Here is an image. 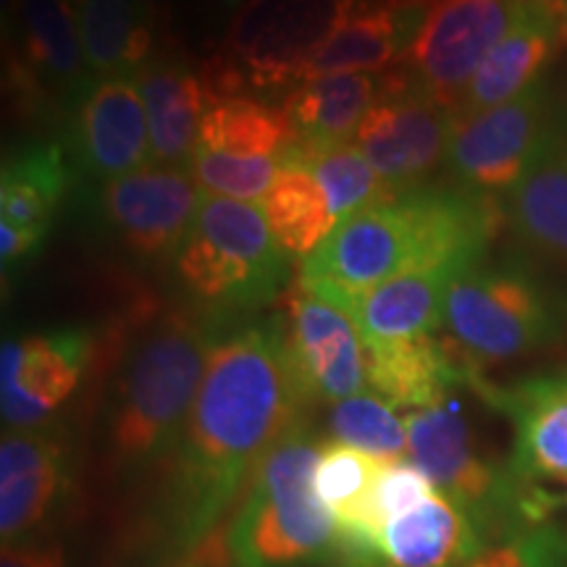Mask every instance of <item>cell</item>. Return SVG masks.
Masks as SVG:
<instances>
[{
    "mask_svg": "<svg viewBox=\"0 0 567 567\" xmlns=\"http://www.w3.org/2000/svg\"><path fill=\"white\" fill-rule=\"evenodd\" d=\"M308 405L279 318L216 334L193 410L153 488L147 530L161 557H189L216 534L260 460Z\"/></svg>",
    "mask_w": 567,
    "mask_h": 567,
    "instance_id": "cell-1",
    "label": "cell"
},
{
    "mask_svg": "<svg viewBox=\"0 0 567 567\" xmlns=\"http://www.w3.org/2000/svg\"><path fill=\"white\" fill-rule=\"evenodd\" d=\"M213 339L216 331L203 318L168 310L126 347L101 431V476L111 488L158 486L193 410Z\"/></svg>",
    "mask_w": 567,
    "mask_h": 567,
    "instance_id": "cell-2",
    "label": "cell"
},
{
    "mask_svg": "<svg viewBox=\"0 0 567 567\" xmlns=\"http://www.w3.org/2000/svg\"><path fill=\"white\" fill-rule=\"evenodd\" d=\"M318 439L300 421L260 460L226 528L229 567H318L337 551V520L313 486Z\"/></svg>",
    "mask_w": 567,
    "mask_h": 567,
    "instance_id": "cell-3",
    "label": "cell"
},
{
    "mask_svg": "<svg viewBox=\"0 0 567 567\" xmlns=\"http://www.w3.org/2000/svg\"><path fill=\"white\" fill-rule=\"evenodd\" d=\"M408 423V460L429 476L436 492L465 509L484 536H513L520 542L544 526L555 499L523 481L513 465H496L481 455L471 425L457 402L415 410Z\"/></svg>",
    "mask_w": 567,
    "mask_h": 567,
    "instance_id": "cell-4",
    "label": "cell"
},
{
    "mask_svg": "<svg viewBox=\"0 0 567 567\" xmlns=\"http://www.w3.org/2000/svg\"><path fill=\"white\" fill-rule=\"evenodd\" d=\"M444 326L473 360L505 363L567 334V297L517 258H481L450 284Z\"/></svg>",
    "mask_w": 567,
    "mask_h": 567,
    "instance_id": "cell-5",
    "label": "cell"
},
{
    "mask_svg": "<svg viewBox=\"0 0 567 567\" xmlns=\"http://www.w3.org/2000/svg\"><path fill=\"white\" fill-rule=\"evenodd\" d=\"M287 260L260 205L203 195L172 266L197 308L226 313L271 302L287 281Z\"/></svg>",
    "mask_w": 567,
    "mask_h": 567,
    "instance_id": "cell-6",
    "label": "cell"
},
{
    "mask_svg": "<svg viewBox=\"0 0 567 567\" xmlns=\"http://www.w3.org/2000/svg\"><path fill=\"white\" fill-rule=\"evenodd\" d=\"M354 6L358 0H245L226 32L224 53L205 69L208 101L297 84Z\"/></svg>",
    "mask_w": 567,
    "mask_h": 567,
    "instance_id": "cell-7",
    "label": "cell"
},
{
    "mask_svg": "<svg viewBox=\"0 0 567 567\" xmlns=\"http://www.w3.org/2000/svg\"><path fill=\"white\" fill-rule=\"evenodd\" d=\"M452 118L446 168L460 187L486 197L513 193L567 130L563 103L544 80L513 101Z\"/></svg>",
    "mask_w": 567,
    "mask_h": 567,
    "instance_id": "cell-8",
    "label": "cell"
},
{
    "mask_svg": "<svg viewBox=\"0 0 567 567\" xmlns=\"http://www.w3.org/2000/svg\"><path fill=\"white\" fill-rule=\"evenodd\" d=\"M452 111L415 80L410 69L381 71V95L354 134V145L400 195L425 187L446 166Z\"/></svg>",
    "mask_w": 567,
    "mask_h": 567,
    "instance_id": "cell-9",
    "label": "cell"
},
{
    "mask_svg": "<svg viewBox=\"0 0 567 567\" xmlns=\"http://www.w3.org/2000/svg\"><path fill=\"white\" fill-rule=\"evenodd\" d=\"M528 0H434L408 55L410 71L455 111L473 76L505 40Z\"/></svg>",
    "mask_w": 567,
    "mask_h": 567,
    "instance_id": "cell-10",
    "label": "cell"
},
{
    "mask_svg": "<svg viewBox=\"0 0 567 567\" xmlns=\"http://www.w3.org/2000/svg\"><path fill=\"white\" fill-rule=\"evenodd\" d=\"M95 360V334L55 329L13 337L0 352V410L6 429H38L66 405Z\"/></svg>",
    "mask_w": 567,
    "mask_h": 567,
    "instance_id": "cell-11",
    "label": "cell"
},
{
    "mask_svg": "<svg viewBox=\"0 0 567 567\" xmlns=\"http://www.w3.org/2000/svg\"><path fill=\"white\" fill-rule=\"evenodd\" d=\"M200 203L203 189L189 168L158 163L103 184L101 195L105 224L145 264H172Z\"/></svg>",
    "mask_w": 567,
    "mask_h": 567,
    "instance_id": "cell-12",
    "label": "cell"
},
{
    "mask_svg": "<svg viewBox=\"0 0 567 567\" xmlns=\"http://www.w3.org/2000/svg\"><path fill=\"white\" fill-rule=\"evenodd\" d=\"M74 488L69 436L53 423L6 429L0 442V538L6 544L51 534L48 526Z\"/></svg>",
    "mask_w": 567,
    "mask_h": 567,
    "instance_id": "cell-13",
    "label": "cell"
},
{
    "mask_svg": "<svg viewBox=\"0 0 567 567\" xmlns=\"http://www.w3.org/2000/svg\"><path fill=\"white\" fill-rule=\"evenodd\" d=\"M281 323L289 360L310 402L337 405L371 392L368 344L344 308L300 289Z\"/></svg>",
    "mask_w": 567,
    "mask_h": 567,
    "instance_id": "cell-14",
    "label": "cell"
},
{
    "mask_svg": "<svg viewBox=\"0 0 567 567\" xmlns=\"http://www.w3.org/2000/svg\"><path fill=\"white\" fill-rule=\"evenodd\" d=\"M74 151L82 172L103 184L151 163V126L134 76L92 80L76 103Z\"/></svg>",
    "mask_w": 567,
    "mask_h": 567,
    "instance_id": "cell-15",
    "label": "cell"
},
{
    "mask_svg": "<svg viewBox=\"0 0 567 567\" xmlns=\"http://www.w3.org/2000/svg\"><path fill=\"white\" fill-rule=\"evenodd\" d=\"M488 551L478 523L442 492L389 523L363 555L334 557L331 567H467Z\"/></svg>",
    "mask_w": 567,
    "mask_h": 567,
    "instance_id": "cell-16",
    "label": "cell"
},
{
    "mask_svg": "<svg viewBox=\"0 0 567 567\" xmlns=\"http://www.w3.org/2000/svg\"><path fill=\"white\" fill-rule=\"evenodd\" d=\"M567 34V11L559 0H528L526 9L505 40L473 76L463 101L452 116H467L513 101L544 80V71L555 61Z\"/></svg>",
    "mask_w": 567,
    "mask_h": 567,
    "instance_id": "cell-17",
    "label": "cell"
},
{
    "mask_svg": "<svg viewBox=\"0 0 567 567\" xmlns=\"http://www.w3.org/2000/svg\"><path fill=\"white\" fill-rule=\"evenodd\" d=\"M431 6L434 0H379L352 11L308 61L300 82L339 74H381L392 63L408 59Z\"/></svg>",
    "mask_w": 567,
    "mask_h": 567,
    "instance_id": "cell-18",
    "label": "cell"
},
{
    "mask_svg": "<svg viewBox=\"0 0 567 567\" xmlns=\"http://www.w3.org/2000/svg\"><path fill=\"white\" fill-rule=\"evenodd\" d=\"M21 59H13L17 82L24 80V95L74 97L87 92L90 74L80 38L76 9L66 0H21Z\"/></svg>",
    "mask_w": 567,
    "mask_h": 567,
    "instance_id": "cell-19",
    "label": "cell"
},
{
    "mask_svg": "<svg viewBox=\"0 0 567 567\" xmlns=\"http://www.w3.org/2000/svg\"><path fill=\"white\" fill-rule=\"evenodd\" d=\"M460 384H478L473 358L436 334L368 347V386L396 410L442 405Z\"/></svg>",
    "mask_w": 567,
    "mask_h": 567,
    "instance_id": "cell-20",
    "label": "cell"
},
{
    "mask_svg": "<svg viewBox=\"0 0 567 567\" xmlns=\"http://www.w3.org/2000/svg\"><path fill=\"white\" fill-rule=\"evenodd\" d=\"M515 425L513 471L528 484L567 481V373L536 375L509 389H484Z\"/></svg>",
    "mask_w": 567,
    "mask_h": 567,
    "instance_id": "cell-21",
    "label": "cell"
},
{
    "mask_svg": "<svg viewBox=\"0 0 567 567\" xmlns=\"http://www.w3.org/2000/svg\"><path fill=\"white\" fill-rule=\"evenodd\" d=\"M457 276L450 268L405 271L354 297L347 313L354 318L368 347L436 334L444 326L446 292Z\"/></svg>",
    "mask_w": 567,
    "mask_h": 567,
    "instance_id": "cell-22",
    "label": "cell"
},
{
    "mask_svg": "<svg viewBox=\"0 0 567 567\" xmlns=\"http://www.w3.org/2000/svg\"><path fill=\"white\" fill-rule=\"evenodd\" d=\"M134 82L151 126V163L189 168L208 109L203 76L179 61H151Z\"/></svg>",
    "mask_w": 567,
    "mask_h": 567,
    "instance_id": "cell-23",
    "label": "cell"
},
{
    "mask_svg": "<svg viewBox=\"0 0 567 567\" xmlns=\"http://www.w3.org/2000/svg\"><path fill=\"white\" fill-rule=\"evenodd\" d=\"M379 95L381 74H339L295 84L281 103L292 147L321 151L352 142Z\"/></svg>",
    "mask_w": 567,
    "mask_h": 567,
    "instance_id": "cell-24",
    "label": "cell"
},
{
    "mask_svg": "<svg viewBox=\"0 0 567 567\" xmlns=\"http://www.w3.org/2000/svg\"><path fill=\"white\" fill-rule=\"evenodd\" d=\"M515 237L542 258L567 264V130L502 203Z\"/></svg>",
    "mask_w": 567,
    "mask_h": 567,
    "instance_id": "cell-25",
    "label": "cell"
},
{
    "mask_svg": "<svg viewBox=\"0 0 567 567\" xmlns=\"http://www.w3.org/2000/svg\"><path fill=\"white\" fill-rule=\"evenodd\" d=\"M90 74L137 76L151 63L155 19L137 0H82L76 9Z\"/></svg>",
    "mask_w": 567,
    "mask_h": 567,
    "instance_id": "cell-26",
    "label": "cell"
},
{
    "mask_svg": "<svg viewBox=\"0 0 567 567\" xmlns=\"http://www.w3.org/2000/svg\"><path fill=\"white\" fill-rule=\"evenodd\" d=\"M69 187V163L61 145H38L3 163L0 224L48 237L53 213Z\"/></svg>",
    "mask_w": 567,
    "mask_h": 567,
    "instance_id": "cell-27",
    "label": "cell"
},
{
    "mask_svg": "<svg viewBox=\"0 0 567 567\" xmlns=\"http://www.w3.org/2000/svg\"><path fill=\"white\" fill-rule=\"evenodd\" d=\"M292 140L281 105L276 109L255 95H226L208 101L197 147L243 158L284 161Z\"/></svg>",
    "mask_w": 567,
    "mask_h": 567,
    "instance_id": "cell-28",
    "label": "cell"
},
{
    "mask_svg": "<svg viewBox=\"0 0 567 567\" xmlns=\"http://www.w3.org/2000/svg\"><path fill=\"white\" fill-rule=\"evenodd\" d=\"M274 239L289 258H308L337 226L329 197L305 168L287 166L260 200Z\"/></svg>",
    "mask_w": 567,
    "mask_h": 567,
    "instance_id": "cell-29",
    "label": "cell"
},
{
    "mask_svg": "<svg viewBox=\"0 0 567 567\" xmlns=\"http://www.w3.org/2000/svg\"><path fill=\"white\" fill-rule=\"evenodd\" d=\"M389 463H394V460L368 455L358 446L337 442V439L321 444L313 471V486L323 507L334 515L337 544L358 536L373 486L379 484Z\"/></svg>",
    "mask_w": 567,
    "mask_h": 567,
    "instance_id": "cell-30",
    "label": "cell"
},
{
    "mask_svg": "<svg viewBox=\"0 0 567 567\" xmlns=\"http://www.w3.org/2000/svg\"><path fill=\"white\" fill-rule=\"evenodd\" d=\"M284 163L313 174V179L321 184L326 197H329L337 224L354 210L368 208V205L392 203L400 197L396 189L389 187L375 174V168L368 163L363 151L354 142L321 147V151H297V147H289L287 155H284Z\"/></svg>",
    "mask_w": 567,
    "mask_h": 567,
    "instance_id": "cell-31",
    "label": "cell"
},
{
    "mask_svg": "<svg viewBox=\"0 0 567 567\" xmlns=\"http://www.w3.org/2000/svg\"><path fill=\"white\" fill-rule=\"evenodd\" d=\"M331 439L344 442L368 455L384 460H408V423L400 410L381 400L379 394L363 392L331 405Z\"/></svg>",
    "mask_w": 567,
    "mask_h": 567,
    "instance_id": "cell-32",
    "label": "cell"
},
{
    "mask_svg": "<svg viewBox=\"0 0 567 567\" xmlns=\"http://www.w3.org/2000/svg\"><path fill=\"white\" fill-rule=\"evenodd\" d=\"M281 158H243L197 147L189 161V174L195 176L203 195L229 197V200H264L274 182L284 172Z\"/></svg>",
    "mask_w": 567,
    "mask_h": 567,
    "instance_id": "cell-33",
    "label": "cell"
},
{
    "mask_svg": "<svg viewBox=\"0 0 567 567\" xmlns=\"http://www.w3.org/2000/svg\"><path fill=\"white\" fill-rule=\"evenodd\" d=\"M520 567H567V530L542 526L515 544Z\"/></svg>",
    "mask_w": 567,
    "mask_h": 567,
    "instance_id": "cell-34",
    "label": "cell"
},
{
    "mask_svg": "<svg viewBox=\"0 0 567 567\" xmlns=\"http://www.w3.org/2000/svg\"><path fill=\"white\" fill-rule=\"evenodd\" d=\"M0 567H66V549L53 534L6 544L0 551Z\"/></svg>",
    "mask_w": 567,
    "mask_h": 567,
    "instance_id": "cell-35",
    "label": "cell"
},
{
    "mask_svg": "<svg viewBox=\"0 0 567 567\" xmlns=\"http://www.w3.org/2000/svg\"><path fill=\"white\" fill-rule=\"evenodd\" d=\"M42 243H45V239L34 237L30 231H21L13 229V226L0 224V264H3V268H11L13 264H19V260L30 258Z\"/></svg>",
    "mask_w": 567,
    "mask_h": 567,
    "instance_id": "cell-36",
    "label": "cell"
},
{
    "mask_svg": "<svg viewBox=\"0 0 567 567\" xmlns=\"http://www.w3.org/2000/svg\"><path fill=\"white\" fill-rule=\"evenodd\" d=\"M467 567H520V557H517L515 547L494 549V551H486L484 557L476 559V563Z\"/></svg>",
    "mask_w": 567,
    "mask_h": 567,
    "instance_id": "cell-37",
    "label": "cell"
},
{
    "mask_svg": "<svg viewBox=\"0 0 567 567\" xmlns=\"http://www.w3.org/2000/svg\"><path fill=\"white\" fill-rule=\"evenodd\" d=\"M189 557H193V563L179 565V567H218V565H226V559L221 563V555H218V551H216V555H205V544L197 551H193Z\"/></svg>",
    "mask_w": 567,
    "mask_h": 567,
    "instance_id": "cell-38",
    "label": "cell"
},
{
    "mask_svg": "<svg viewBox=\"0 0 567 567\" xmlns=\"http://www.w3.org/2000/svg\"><path fill=\"white\" fill-rule=\"evenodd\" d=\"M137 3L145 6V9L151 11L155 19H158V17H168V11H172L174 0H137Z\"/></svg>",
    "mask_w": 567,
    "mask_h": 567,
    "instance_id": "cell-39",
    "label": "cell"
},
{
    "mask_svg": "<svg viewBox=\"0 0 567 567\" xmlns=\"http://www.w3.org/2000/svg\"><path fill=\"white\" fill-rule=\"evenodd\" d=\"M66 3H69V6H74V9H80L82 0H66Z\"/></svg>",
    "mask_w": 567,
    "mask_h": 567,
    "instance_id": "cell-40",
    "label": "cell"
}]
</instances>
